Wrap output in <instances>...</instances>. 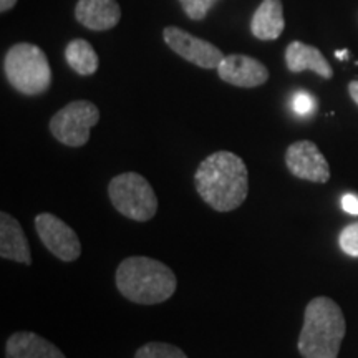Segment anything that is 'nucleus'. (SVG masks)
<instances>
[{
  "instance_id": "obj_17",
  "label": "nucleus",
  "mask_w": 358,
  "mask_h": 358,
  "mask_svg": "<svg viewBox=\"0 0 358 358\" xmlns=\"http://www.w3.org/2000/svg\"><path fill=\"white\" fill-rule=\"evenodd\" d=\"M134 358H187L181 348L163 342H150L138 348Z\"/></svg>"
},
{
  "instance_id": "obj_21",
  "label": "nucleus",
  "mask_w": 358,
  "mask_h": 358,
  "mask_svg": "<svg viewBox=\"0 0 358 358\" xmlns=\"http://www.w3.org/2000/svg\"><path fill=\"white\" fill-rule=\"evenodd\" d=\"M342 209L352 216H358V198L355 194H345L342 198Z\"/></svg>"
},
{
  "instance_id": "obj_8",
  "label": "nucleus",
  "mask_w": 358,
  "mask_h": 358,
  "mask_svg": "<svg viewBox=\"0 0 358 358\" xmlns=\"http://www.w3.org/2000/svg\"><path fill=\"white\" fill-rule=\"evenodd\" d=\"M163 38L174 53H178L179 57L199 66V69H217L222 58L226 57L214 43L194 37V35L186 32V30L178 29V27H164Z\"/></svg>"
},
{
  "instance_id": "obj_18",
  "label": "nucleus",
  "mask_w": 358,
  "mask_h": 358,
  "mask_svg": "<svg viewBox=\"0 0 358 358\" xmlns=\"http://www.w3.org/2000/svg\"><path fill=\"white\" fill-rule=\"evenodd\" d=\"M338 245L347 256L358 257V222L348 224L338 234Z\"/></svg>"
},
{
  "instance_id": "obj_11",
  "label": "nucleus",
  "mask_w": 358,
  "mask_h": 358,
  "mask_svg": "<svg viewBox=\"0 0 358 358\" xmlns=\"http://www.w3.org/2000/svg\"><path fill=\"white\" fill-rule=\"evenodd\" d=\"M75 19L93 32H105L118 25L122 7L116 0H78Z\"/></svg>"
},
{
  "instance_id": "obj_2",
  "label": "nucleus",
  "mask_w": 358,
  "mask_h": 358,
  "mask_svg": "<svg viewBox=\"0 0 358 358\" xmlns=\"http://www.w3.org/2000/svg\"><path fill=\"white\" fill-rule=\"evenodd\" d=\"M116 287L124 299L141 306H155L173 297L176 275L166 264L145 256L124 259L116 268Z\"/></svg>"
},
{
  "instance_id": "obj_20",
  "label": "nucleus",
  "mask_w": 358,
  "mask_h": 358,
  "mask_svg": "<svg viewBox=\"0 0 358 358\" xmlns=\"http://www.w3.org/2000/svg\"><path fill=\"white\" fill-rule=\"evenodd\" d=\"M292 108L297 115L308 116L313 113V110H315V100H313V96L308 95V93L299 92L295 93L292 98Z\"/></svg>"
},
{
  "instance_id": "obj_6",
  "label": "nucleus",
  "mask_w": 358,
  "mask_h": 358,
  "mask_svg": "<svg viewBox=\"0 0 358 358\" xmlns=\"http://www.w3.org/2000/svg\"><path fill=\"white\" fill-rule=\"evenodd\" d=\"M100 122V110L88 100L71 101L52 116L50 133L57 141L70 148L85 146L90 140V129Z\"/></svg>"
},
{
  "instance_id": "obj_12",
  "label": "nucleus",
  "mask_w": 358,
  "mask_h": 358,
  "mask_svg": "<svg viewBox=\"0 0 358 358\" xmlns=\"http://www.w3.org/2000/svg\"><path fill=\"white\" fill-rule=\"evenodd\" d=\"M0 256L7 261L32 266L29 239L20 222L7 213L0 214Z\"/></svg>"
},
{
  "instance_id": "obj_4",
  "label": "nucleus",
  "mask_w": 358,
  "mask_h": 358,
  "mask_svg": "<svg viewBox=\"0 0 358 358\" xmlns=\"http://www.w3.org/2000/svg\"><path fill=\"white\" fill-rule=\"evenodd\" d=\"M3 73L17 92L37 96L47 92L52 83V70L47 55L34 43H15L3 58Z\"/></svg>"
},
{
  "instance_id": "obj_1",
  "label": "nucleus",
  "mask_w": 358,
  "mask_h": 358,
  "mask_svg": "<svg viewBox=\"0 0 358 358\" xmlns=\"http://www.w3.org/2000/svg\"><path fill=\"white\" fill-rule=\"evenodd\" d=\"M194 182L201 199L219 213L234 211L249 192L245 163L231 151H216L201 161Z\"/></svg>"
},
{
  "instance_id": "obj_14",
  "label": "nucleus",
  "mask_w": 358,
  "mask_h": 358,
  "mask_svg": "<svg viewBox=\"0 0 358 358\" xmlns=\"http://www.w3.org/2000/svg\"><path fill=\"white\" fill-rule=\"evenodd\" d=\"M7 358H66L60 348L34 332H15L6 343Z\"/></svg>"
},
{
  "instance_id": "obj_15",
  "label": "nucleus",
  "mask_w": 358,
  "mask_h": 358,
  "mask_svg": "<svg viewBox=\"0 0 358 358\" xmlns=\"http://www.w3.org/2000/svg\"><path fill=\"white\" fill-rule=\"evenodd\" d=\"M285 29L282 0H262L250 20V32L259 40L279 38Z\"/></svg>"
},
{
  "instance_id": "obj_5",
  "label": "nucleus",
  "mask_w": 358,
  "mask_h": 358,
  "mask_svg": "<svg viewBox=\"0 0 358 358\" xmlns=\"http://www.w3.org/2000/svg\"><path fill=\"white\" fill-rule=\"evenodd\" d=\"M108 196L115 209L138 222H146L158 211V198L145 176L138 173H123L108 185Z\"/></svg>"
},
{
  "instance_id": "obj_10",
  "label": "nucleus",
  "mask_w": 358,
  "mask_h": 358,
  "mask_svg": "<svg viewBox=\"0 0 358 358\" xmlns=\"http://www.w3.org/2000/svg\"><path fill=\"white\" fill-rule=\"evenodd\" d=\"M216 70L222 82L239 88H256L268 80V70L262 62L239 53L224 57Z\"/></svg>"
},
{
  "instance_id": "obj_3",
  "label": "nucleus",
  "mask_w": 358,
  "mask_h": 358,
  "mask_svg": "<svg viewBox=\"0 0 358 358\" xmlns=\"http://www.w3.org/2000/svg\"><path fill=\"white\" fill-rule=\"evenodd\" d=\"M347 324L342 308L329 297H315L303 313L297 348L302 358H337Z\"/></svg>"
},
{
  "instance_id": "obj_23",
  "label": "nucleus",
  "mask_w": 358,
  "mask_h": 358,
  "mask_svg": "<svg viewBox=\"0 0 358 358\" xmlns=\"http://www.w3.org/2000/svg\"><path fill=\"white\" fill-rule=\"evenodd\" d=\"M15 3L17 0H0V12L2 13L8 12L13 6H15Z\"/></svg>"
},
{
  "instance_id": "obj_24",
  "label": "nucleus",
  "mask_w": 358,
  "mask_h": 358,
  "mask_svg": "<svg viewBox=\"0 0 358 358\" xmlns=\"http://www.w3.org/2000/svg\"><path fill=\"white\" fill-rule=\"evenodd\" d=\"M335 57H337V58H342V60H343V58H347V50H342V52H335Z\"/></svg>"
},
{
  "instance_id": "obj_22",
  "label": "nucleus",
  "mask_w": 358,
  "mask_h": 358,
  "mask_svg": "<svg viewBox=\"0 0 358 358\" xmlns=\"http://www.w3.org/2000/svg\"><path fill=\"white\" fill-rule=\"evenodd\" d=\"M348 93H350L352 100L358 105V80H353V82L348 83Z\"/></svg>"
},
{
  "instance_id": "obj_9",
  "label": "nucleus",
  "mask_w": 358,
  "mask_h": 358,
  "mask_svg": "<svg viewBox=\"0 0 358 358\" xmlns=\"http://www.w3.org/2000/svg\"><path fill=\"white\" fill-rule=\"evenodd\" d=\"M285 164L295 178L325 185L330 179V168L315 143L295 141L285 151Z\"/></svg>"
},
{
  "instance_id": "obj_19",
  "label": "nucleus",
  "mask_w": 358,
  "mask_h": 358,
  "mask_svg": "<svg viewBox=\"0 0 358 358\" xmlns=\"http://www.w3.org/2000/svg\"><path fill=\"white\" fill-rule=\"evenodd\" d=\"M217 0H179L182 10L191 20H203Z\"/></svg>"
},
{
  "instance_id": "obj_13",
  "label": "nucleus",
  "mask_w": 358,
  "mask_h": 358,
  "mask_svg": "<svg viewBox=\"0 0 358 358\" xmlns=\"http://www.w3.org/2000/svg\"><path fill=\"white\" fill-rule=\"evenodd\" d=\"M285 65L292 73L310 70L325 80L334 77L332 66L327 62L324 53L319 48L299 42V40L289 43V47L285 48Z\"/></svg>"
},
{
  "instance_id": "obj_7",
  "label": "nucleus",
  "mask_w": 358,
  "mask_h": 358,
  "mask_svg": "<svg viewBox=\"0 0 358 358\" xmlns=\"http://www.w3.org/2000/svg\"><path fill=\"white\" fill-rule=\"evenodd\" d=\"M35 229L42 244L60 261L73 262L82 254V244L77 232L60 217L50 213L38 214L35 217Z\"/></svg>"
},
{
  "instance_id": "obj_16",
  "label": "nucleus",
  "mask_w": 358,
  "mask_h": 358,
  "mask_svg": "<svg viewBox=\"0 0 358 358\" xmlns=\"http://www.w3.org/2000/svg\"><path fill=\"white\" fill-rule=\"evenodd\" d=\"M65 60L73 71H77L82 77H90L98 70V55L92 43L83 38H75L66 45Z\"/></svg>"
}]
</instances>
